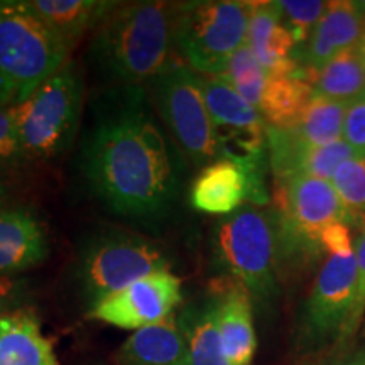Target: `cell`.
Listing matches in <instances>:
<instances>
[{
	"mask_svg": "<svg viewBox=\"0 0 365 365\" xmlns=\"http://www.w3.org/2000/svg\"><path fill=\"white\" fill-rule=\"evenodd\" d=\"M249 181L235 163L217 159L205 166L190 188L191 207L208 215H230L249 202Z\"/></svg>",
	"mask_w": 365,
	"mask_h": 365,
	"instance_id": "2e32d148",
	"label": "cell"
},
{
	"mask_svg": "<svg viewBox=\"0 0 365 365\" xmlns=\"http://www.w3.org/2000/svg\"><path fill=\"white\" fill-rule=\"evenodd\" d=\"M202 85L215 130L218 159L235 163L245 173L249 202L264 207L271 200L266 182L271 168L266 120L222 76H202Z\"/></svg>",
	"mask_w": 365,
	"mask_h": 365,
	"instance_id": "8992f818",
	"label": "cell"
},
{
	"mask_svg": "<svg viewBox=\"0 0 365 365\" xmlns=\"http://www.w3.org/2000/svg\"><path fill=\"white\" fill-rule=\"evenodd\" d=\"M217 303V323L230 365H250L257 350L252 296L239 282L223 277L212 289Z\"/></svg>",
	"mask_w": 365,
	"mask_h": 365,
	"instance_id": "4fadbf2b",
	"label": "cell"
},
{
	"mask_svg": "<svg viewBox=\"0 0 365 365\" xmlns=\"http://www.w3.org/2000/svg\"><path fill=\"white\" fill-rule=\"evenodd\" d=\"M322 249L330 255H340V257H349L355 254L352 247V235H350V227L346 223H333L323 230L322 239H319Z\"/></svg>",
	"mask_w": 365,
	"mask_h": 365,
	"instance_id": "4dcf8cb0",
	"label": "cell"
},
{
	"mask_svg": "<svg viewBox=\"0 0 365 365\" xmlns=\"http://www.w3.org/2000/svg\"><path fill=\"white\" fill-rule=\"evenodd\" d=\"M365 31V17L357 2L336 0L328 2L327 12L314 26L307 44L294 54V61L303 71V80L308 83L314 73L346 49L357 48Z\"/></svg>",
	"mask_w": 365,
	"mask_h": 365,
	"instance_id": "7c38bea8",
	"label": "cell"
},
{
	"mask_svg": "<svg viewBox=\"0 0 365 365\" xmlns=\"http://www.w3.org/2000/svg\"><path fill=\"white\" fill-rule=\"evenodd\" d=\"M328 365H365V352H357L352 355H346V357L336 360Z\"/></svg>",
	"mask_w": 365,
	"mask_h": 365,
	"instance_id": "1f68e13d",
	"label": "cell"
},
{
	"mask_svg": "<svg viewBox=\"0 0 365 365\" xmlns=\"http://www.w3.org/2000/svg\"><path fill=\"white\" fill-rule=\"evenodd\" d=\"M83 100V75L70 59L26 102L11 107L24 159L48 163L63 156L80 129Z\"/></svg>",
	"mask_w": 365,
	"mask_h": 365,
	"instance_id": "5b68a950",
	"label": "cell"
},
{
	"mask_svg": "<svg viewBox=\"0 0 365 365\" xmlns=\"http://www.w3.org/2000/svg\"><path fill=\"white\" fill-rule=\"evenodd\" d=\"M349 217V225L365 223V159L354 158L340 164L331 178Z\"/></svg>",
	"mask_w": 365,
	"mask_h": 365,
	"instance_id": "d4e9b609",
	"label": "cell"
},
{
	"mask_svg": "<svg viewBox=\"0 0 365 365\" xmlns=\"http://www.w3.org/2000/svg\"><path fill=\"white\" fill-rule=\"evenodd\" d=\"M148 86L163 125L185 158L202 170L217 161L215 130L205 102L202 76L176 61L150 80Z\"/></svg>",
	"mask_w": 365,
	"mask_h": 365,
	"instance_id": "9c48e42d",
	"label": "cell"
},
{
	"mask_svg": "<svg viewBox=\"0 0 365 365\" xmlns=\"http://www.w3.org/2000/svg\"><path fill=\"white\" fill-rule=\"evenodd\" d=\"M252 2H180L175 49L182 65L200 76H223L234 54L247 43Z\"/></svg>",
	"mask_w": 365,
	"mask_h": 365,
	"instance_id": "52a82bcc",
	"label": "cell"
},
{
	"mask_svg": "<svg viewBox=\"0 0 365 365\" xmlns=\"http://www.w3.org/2000/svg\"><path fill=\"white\" fill-rule=\"evenodd\" d=\"M71 51L27 0H0V105L26 102L70 61Z\"/></svg>",
	"mask_w": 365,
	"mask_h": 365,
	"instance_id": "3957f363",
	"label": "cell"
},
{
	"mask_svg": "<svg viewBox=\"0 0 365 365\" xmlns=\"http://www.w3.org/2000/svg\"><path fill=\"white\" fill-rule=\"evenodd\" d=\"M27 298H29V287L26 281L0 274V317L19 308H26Z\"/></svg>",
	"mask_w": 365,
	"mask_h": 365,
	"instance_id": "f546056e",
	"label": "cell"
},
{
	"mask_svg": "<svg viewBox=\"0 0 365 365\" xmlns=\"http://www.w3.org/2000/svg\"><path fill=\"white\" fill-rule=\"evenodd\" d=\"M357 293V257L328 255L298 314L296 345L304 352L340 346Z\"/></svg>",
	"mask_w": 365,
	"mask_h": 365,
	"instance_id": "30bf717a",
	"label": "cell"
},
{
	"mask_svg": "<svg viewBox=\"0 0 365 365\" xmlns=\"http://www.w3.org/2000/svg\"><path fill=\"white\" fill-rule=\"evenodd\" d=\"M355 257H357V293H355L352 314H350L349 325H346L344 336H341L340 346L346 345L357 335L365 314V228L359 239L355 240Z\"/></svg>",
	"mask_w": 365,
	"mask_h": 365,
	"instance_id": "4316f807",
	"label": "cell"
},
{
	"mask_svg": "<svg viewBox=\"0 0 365 365\" xmlns=\"http://www.w3.org/2000/svg\"><path fill=\"white\" fill-rule=\"evenodd\" d=\"M359 48H360V51H362V54H364V59H365V31H364V36H362V41H360V44H359Z\"/></svg>",
	"mask_w": 365,
	"mask_h": 365,
	"instance_id": "836d02e7",
	"label": "cell"
},
{
	"mask_svg": "<svg viewBox=\"0 0 365 365\" xmlns=\"http://www.w3.org/2000/svg\"><path fill=\"white\" fill-rule=\"evenodd\" d=\"M314 98V88L298 76H276L269 73L257 110L269 127L293 130L299 125Z\"/></svg>",
	"mask_w": 365,
	"mask_h": 365,
	"instance_id": "ffe728a7",
	"label": "cell"
},
{
	"mask_svg": "<svg viewBox=\"0 0 365 365\" xmlns=\"http://www.w3.org/2000/svg\"><path fill=\"white\" fill-rule=\"evenodd\" d=\"M48 255L46 234L27 210L0 212V274L19 272L38 266Z\"/></svg>",
	"mask_w": 365,
	"mask_h": 365,
	"instance_id": "e0dca14e",
	"label": "cell"
},
{
	"mask_svg": "<svg viewBox=\"0 0 365 365\" xmlns=\"http://www.w3.org/2000/svg\"><path fill=\"white\" fill-rule=\"evenodd\" d=\"M182 301L181 279L171 271L132 282L90 309V317L124 330H140L171 317Z\"/></svg>",
	"mask_w": 365,
	"mask_h": 365,
	"instance_id": "8fae6325",
	"label": "cell"
},
{
	"mask_svg": "<svg viewBox=\"0 0 365 365\" xmlns=\"http://www.w3.org/2000/svg\"><path fill=\"white\" fill-rule=\"evenodd\" d=\"M341 139L354 149L355 156L365 159V93L346 107Z\"/></svg>",
	"mask_w": 365,
	"mask_h": 365,
	"instance_id": "f1b7e54d",
	"label": "cell"
},
{
	"mask_svg": "<svg viewBox=\"0 0 365 365\" xmlns=\"http://www.w3.org/2000/svg\"><path fill=\"white\" fill-rule=\"evenodd\" d=\"M180 317L188 345V365H230L217 323L215 298L186 307Z\"/></svg>",
	"mask_w": 365,
	"mask_h": 365,
	"instance_id": "44dd1931",
	"label": "cell"
},
{
	"mask_svg": "<svg viewBox=\"0 0 365 365\" xmlns=\"http://www.w3.org/2000/svg\"><path fill=\"white\" fill-rule=\"evenodd\" d=\"M7 198H9V190H7L6 182L0 180V212H2V210H6L4 207H6Z\"/></svg>",
	"mask_w": 365,
	"mask_h": 365,
	"instance_id": "d6a6232c",
	"label": "cell"
},
{
	"mask_svg": "<svg viewBox=\"0 0 365 365\" xmlns=\"http://www.w3.org/2000/svg\"><path fill=\"white\" fill-rule=\"evenodd\" d=\"M213 261L228 279L239 282L252 299L269 304L279 294L276 212L245 205L218 222Z\"/></svg>",
	"mask_w": 365,
	"mask_h": 365,
	"instance_id": "277c9868",
	"label": "cell"
},
{
	"mask_svg": "<svg viewBox=\"0 0 365 365\" xmlns=\"http://www.w3.org/2000/svg\"><path fill=\"white\" fill-rule=\"evenodd\" d=\"M188 159L170 139L144 86H108L95 100L80 148L83 180L103 207L143 222L170 217Z\"/></svg>",
	"mask_w": 365,
	"mask_h": 365,
	"instance_id": "6da1fadb",
	"label": "cell"
},
{
	"mask_svg": "<svg viewBox=\"0 0 365 365\" xmlns=\"http://www.w3.org/2000/svg\"><path fill=\"white\" fill-rule=\"evenodd\" d=\"M171 267L168 250L156 240L125 230H102L81 247L76 276L91 309L132 282Z\"/></svg>",
	"mask_w": 365,
	"mask_h": 365,
	"instance_id": "ba28073f",
	"label": "cell"
},
{
	"mask_svg": "<svg viewBox=\"0 0 365 365\" xmlns=\"http://www.w3.org/2000/svg\"><path fill=\"white\" fill-rule=\"evenodd\" d=\"M118 365H188V345L180 317L173 313L163 322L132 333L117 354Z\"/></svg>",
	"mask_w": 365,
	"mask_h": 365,
	"instance_id": "9a60e30c",
	"label": "cell"
},
{
	"mask_svg": "<svg viewBox=\"0 0 365 365\" xmlns=\"http://www.w3.org/2000/svg\"><path fill=\"white\" fill-rule=\"evenodd\" d=\"M281 19L296 41V53L307 44L314 26L327 12L328 2L322 0H279L276 2ZM294 53V54H296Z\"/></svg>",
	"mask_w": 365,
	"mask_h": 365,
	"instance_id": "484cf974",
	"label": "cell"
},
{
	"mask_svg": "<svg viewBox=\"0 0 365 365\" xmlns=\"http://www.w3.org/2000/svg\"><path fill=\"white\" fill-rule=\"evenodd\" d=\"M24 159L11 107L0 105V171L19 164Z\"/></svg>",
	"mask_w": 365,
	"mask_h": 365,
	"instance_id": "83f0119b",
	"label": "cell"
},
{
	"mask_svg": "<svg viewBox=\"0 0 365 365\" xmlns=\"http://www.w3.org/2000/svg\"><path fill=\"white\" fill-rule=\"evenodd\" d=\"M349 103L314 93L299 125L293 129L309 145H327L341 139Z\"/></svg>",
	"mask_w": 365,
	"mask_h": 365,
	"instance_id": "603a6c76",
	"label": "cell"
},
{
	"mask_svg": "<svg viewBox=\"0 0 365 365\" xmlns=\"http://www.w3.org/2000/svg\"><path fill=\"white\" fill-rule=\"evenodd\" d=\"M29 7L71 48L95 31L118 2L107 0H27Z\"/></svg>",
	"mask_w": 365,
	"mask_h": 365,
	"instance_id": "d6986e66",
	"label": "cell"
},
{
	"mask_svg": "<svg viewBox=\"0 0 365 365\" xmlns=\"http://www.w3.org/2000/svg\"><path fill=\"white\" fill-rule=\"evenodd\" d=\"M180 2H125L100 22L88 58L110 86H144L175 61V26Z\"/></svg>",
	"mask_w": 365,
	"mask_h": 365,
	"instance_id": "7a4b0ae2",
	"label": "cell"
},
{
	"mask_svg": "<svg viewBox=\"0 0 365 365\" xmlns=\"http://www.w3.org/2000/svg\"><path fill=\"white\" fill-rule=\"evenodd\" d=\"M0 365H59L33 309L19 308L0 317Z\"/></svg>",
	"mask_w": 365,
	"mask_h": 365,
	"instance_id": "ac0fdd59",
	"label": "cell"
},
{
	"mask_svg": "<svg viewBox=\"0 0 365 365\" xmlns=\"http://www.w3.org/2000/svg\"><path fill=\"white\" fill-rule=\"evenodd\" d=\"M245 44L271 75L303 78L294 61L296 41L282 22L276 2H252Z\"/></svg>",
	"mask_w": 365,
	"mask_h": 365,
	"instance_id": "5bb4252c",
	"label": "cell"
},
{
	"mask_svg": "<svg viewBox=\"0 0 365 365\" xmlns=\"http://www.w3.org/2000/svg\"><path fill=\"white\" fill-rule=\"evenodd\" d=\"M222 78H225L228 83L234 86L237 93L245 102H249L252 107L259 108L264 88H266L269 80V73L255 59L247 44L242 46L239 51L232 56L225 75Z\"/></svg>",
	"mask_w": 365,
	"mask_h": 365,
	"instance_id": "cb8c5ba5",
	"label": "cell"
},
{
	"mask_svg": "<svg viewBox=\"0 0 365 365\" xmlns=\"http://www.w3.org/2000/svg\"><path fill=\"white\" fill-rule=\"evenodd\" d=\"M314 93L350 103L365 93V59L360 48L346 49L314 73Z\"/></svg>",
	"mask_w": 365,
	"mask_h": 365,
	"instance_id": "7402d4cb",
	"label": "cell"
}]
</instances>
